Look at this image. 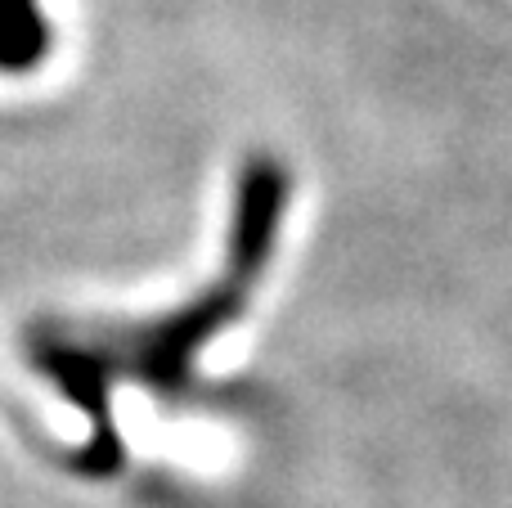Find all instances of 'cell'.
<instances>
[{
	"label": "cell",
	"mask_w": 512,
	"mask_h": 508,
	"mask_svg": "<svg viewBox=\"0 0 512 508\" xmlns=\"http://www.w3.org/2000/svg\"><path fill=\"white\" fill-rule=\"evenodd\" d=\"M292 198V176L279 158L261 153L248 158L234 194V221H230V257L221 266V279L194 297L189 306L162 315L153 324H122V329H59L45 324L32 333L27 356L32 365L81 405L95 432L77 464L86 473H113L122 468V437L108 414V392L113 383H140L144 392L162 401H185L194 392V360L225 324H234L248 306L252 288L265 279L274 248H279L283 212Z\"/></svg>",
	"instance_id": "obj_1"
},
{
	"label": "cell",
	"mask_w": 512,
	"mask_h": 508,
	"mask_svg": "<svg viewBox=\"0 0 512 508\" xmlns=\"http://www.w3.org/2000/svg\"><path fill=\"white\" fill-rule=\"evenodd\" d=\"M50 18L41 0H0V72H32L50 59Z\"/></svg>",
	"instance_id": "obj_2"
}]
</instances>
